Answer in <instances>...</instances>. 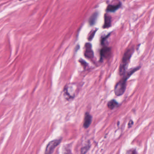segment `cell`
Listing matches in <instances>:
<instances>
[{
    "instance_id": "5b68a950",
    "label": "cell",
    "mask_w": 154,
    "mask_h": 154,
    "mask_svg": "<svg viewBox=\"0 0 154 154\" xmlns=\"http://www.w3.org/2000/svg\"><path fill=\"white\" fill-rule=\"evenodd\" d=\"M92 120V117L88 113H86L85 115L84 118V127L85 129H87L90 126Z\"/></svg>"
},
{
    "instance_id": "5bb4252c",
    "label": "cell",
    "mask_w": 154,
    "mask_h": 154,
    "mask_svg": "<svg viewBox=\"0 0 154 154\" xmlns=\"http://www.w3.org/2000/svg\"><path fill=\"white\" fill-rule=\"evenodd\" d=\"M20 1H22V0H20Z\"/></svg>"
},
{
    "instance_id": "ba28073f",
    "label": "cell",
    "mask_w": 154,
    "mask_h": 154,
    "mask_svg": "<svg viewBox=\"0 0 154 154\" xmlns=\"http://www.w3.org/2000/svg\"><path fill=\"white\" fill-rule=\"evenodd\" d=\"M118 105V103L114 100L109 101L108 104V107L110 110H113L114 108L117 107Z\"/></svg>"
},
{
    "instance_id": "30bf717a",
    "label": "cell",
    "mask_w": 154,
    "mask_h": 154,
    "mask_svg": "<svg viewBox=\"0 0 154 154\" xmlns=\"http://www.w3.org/2000/svg\"><path fill=\"white\" fill-rule=\"evenodd\" d=\"M97 16H98V13H95L92 15V17H90L89 19V22L90 25H94V23H95L96 19H97Z\"/></svg>"
},
{
    "instance_id": "9c48e42d",
    "label": "cell",
    "mask_w": 154,
    "mask_h": 154,
    "mask_svg": "<svg viewBox=\"0 0 154 154\" xmlns=\"http://www.w3.org/2000/svg\"><path fill=\"white\" fill-rule=\"evenodd\" d=\"M120 7V4L117 5H110L108 7L107 11L108 12H114L118 10Z\"/></svg>"
},
{
    "instance_id": "277c9868",
    "label": "cell",
    "mask_w": 154,
    "mask_h": 154,
    "mask_svg": "<svg viewBox=\"0 0 154 154\" xmlns=\"http://www.w3.org/2000/svg\"><path fill=\"white\" fill-rule=\"evenodd\" d=\"M85 56L87 58L92 59L94 57V52L92 49V45L87 43L85 45Z\"/></svg>"
},
{
    "instance_id": "7c38bea8",
    "label": "cell",
    "mask_w": 154,
    "mask_h": 154,
    "mask_svg": "<svg viewBox=\"0 0 154 154\" xmlns=\"http://www.w3.org/2000/svg\"><path fill=\"white\" fill-rule=\"evenodd\" d=\"M89 150V146L88 147H84L83 148L81 149V153H86L87 152L88 150Z\"/></svg>"
},
{
    "instance_id": "7a4b0ae2",
    "label": "cell",
    "mask_w": 154,
    "mask_h": 154,
    "mask_svg": "<svg viewBox=\"0 0 154 154\" xmlns=\"http://www.w3.org/2000/svg\"><path fill=\"white\" fill-rule=\"evenodd\" d=\"M133 52V50L132 49H129L125 52L122 59V63L119 68V74L120 76L123 75L126 72L129 62Z\"/></svg>"
},
{
    "instance_id": "8992f818",
    "label": "cell",
    "mask_w": 154,
    "mask_h": 154,
    "mask_svg": "<svg viewBox=\"0 0 154 154\" xmlns=\"http://www.w3.org/2000/svg\"><path fill=\"white\" fill-rule=\"evenodd\" d=\"M111 53V49L109 48H104L101 50L100 55H101V59L102 58H106L110 56Z\"/></svg>"
},
{
    "instance_id": "52a82bcc",
    "label": "cell",
    "mask_w": 154,
    "mask_h": 154,
    "mask_svg": "<svg viewBox=\"0 0 154 154\" xmlns=\"http://www.w3.org/2000/svg\"><path fill=\"white\" fill-rule=\"evenodd\" d=\"M111 24V17L108 15H105V24L104 25V27L105 28H107L110 27Z\"/></svg>"
},
{
    "instance_id": "4fadbf2b",
    "label": "cell",
    "mask_w": 154,
    "mask_h": 154,
    "mask_svg": "<svg viewBox=\"0 0 154 154\" xmlns=\"http://www.w3.org/2000/svg\"><path fill=\"white\" fill-rule=\"evenodd\" d=\"M133 121H132V120H130V121H129V124H128V125H129V128H131L132 126L133 125Z\"/></svg>"
},
{
    "instance_id": "3957f363",
    "label": "cell",
    "mask_w": 154,
    "mask_h": 154,
    "mask_svg": "<svg viewBox=\"0 0 154 154\" xmlns=\"http://www.w3.org/2000/svg\"><path fill=\"white\" fill-rule=\"evenodd\" d=\"M62 141V139H57V140H53L49 143V144L47 145L45 153L46 154H51L53 153L54 150L57 146L59 145V144Z\"/></svg>"
},
{
    "instance_id": "6da1fadb",
    "label": "cell",
    "mask_w": 154,
    "mask_h": 154,
    "mask_svg": "<svg viewBox=\"0 0 154 154\" xmlns=\"http://www.w3.org/2000/svg\"><path fill=\"white\" fill-rule=\"evenodd\" d=\"M140 68V67H137L134 68H131L129 71L126 72L123 75V77L118 83L116 84L114 88V92L117 96H121L124 93L126 88V81L129 78L135 73L136 71Z\"/></svg>"
},
{
    "instance_id": "8fae6325",
    "label": "cell",
    "mask_w": 154,
    "mask_h": 154,
    "mask_svg": "<svg viewBox=\"0 0 154 154\" xmlns=\"http://www.w3.org/2000/svg\"><path fill=\"white\" fill-rule=\"evenodd\" d=\"M95 32H96V30L93 31L91 33L89 34V40L91 41V40L93 38L94 36V34H95Z\"/></svg>"
}]
</instances>
